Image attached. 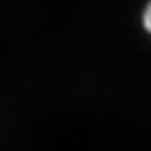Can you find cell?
Listing matches in <instances>:
<instances>
[{"instance_id": "1", "label": "cell", "mask_w": 151, "mask_h": 151, "mask_svg": "<svg viewBox=\"0 0 151 151\" xmlns=\"http://www.w3.org/2000/svg\"><path fill=\"white\" fill-rule=\"evenodd\" d=\"M143 20H145V27L151 32V5L148 7V9H146V12H145V19H143Z\"/></svg>"}]
</instances>
